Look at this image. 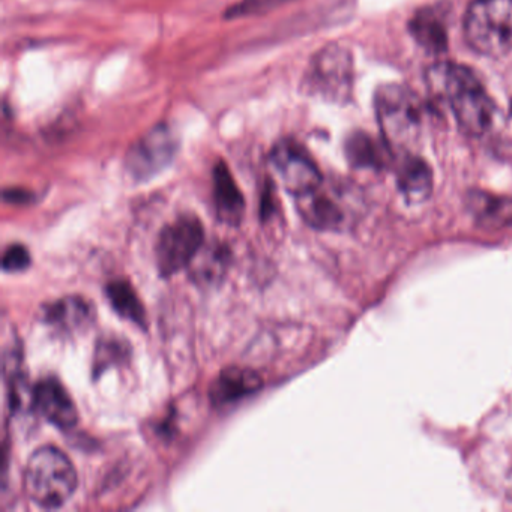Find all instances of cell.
Segmentation results:
<instances>
[{
	"label": "cell",
	"instance_id": "1",
	"mask_svg": "<svg viewBox=\"0 0 512 512\" xmlns=\"http://www.w3.org/2000/svg\"><path fill=\"white\" fill-rule=\"evenodd\" d=\"M433 98L451 109L458 127L482 136L493 124L494 104L472 71L457 64H439L427 74Z\"/></svg>",
	"mask_w": 512,
	"mask_h": 512
},
{
	"label": "cell",
	"instance_id": "2",
	"mask_svg": "<svg viewBox=\"0 0 512 512\" xmlns=\"http://www.w3.org/2000/svg\"><path fill=\"white\" fill-rule=\"evenodd\" d=\"M376 113L391 151L412 154L424 136L425 109L406 86L385 85L377 91Z\"/></svg>",
	"mask_w": 512,
	"mask_h": 512
},
{
	"label": "cell",
	"instance_id": "3",
	"mask_svg": "<svg viewBox=\"0 0 512 512\" xmlns=\"http://www.w3.org/2000/svg\"><path fill=\"white\" fill-rule=\"evenodd\" d=\"M23 484L29 499L41 508H61L76 491L77 473L64 452L43 446L29 457Z\"/></svg>",
	"mask_w": 512,
	"mask_h": 512
},
{
	"label": "cell",
	"instance_id": "4",
	"mask_svg": "<svg viewBox=\"0 0 512 512\" xmlns=\"http://www.w3.org/2000/svg\"><path fill=\"white\" fill-rule=\"evenodd\" d=\"M467 43L475 52L500 58L512 50V0H473L464 20Z\"/></svg>",
	"mask_w": 512,
	"mask_h": 512
},
{
	"label": "cell",
	"instance_id": "5",
	"mask_svg": "<svg viewBox=\"0 0 512 512\" xmlns=\"http://www.w3.org/2000/svg\"><path fill=\"white\" fill-rule=\"evenodd\" d=\"M353 64L349 52L338 46L320 50L305 73L302 88L308 95L344 103L352 94Z\"/></svg>",
	"mask_w": 512,
	"mask_h": 512
},
{
	"label": "cell",
	"instance_id": "6",
	"mask_svg": "<svg viewBox=\"0 0 512 512\" xmlns=\"http://www.w3.org/2000/svg\"><path fill=\"white\" fill-rule=\"evenodd\" d=\"M202 223L194 215H182L167 224L157 242V266L163 277H173L196 259L203 245Z\"/></svg>",
	"mask_w": 512,
	"mask_h": 512
},
{
	"label": "cell",
	"instance_id": "7",
	"mask_svg": "<svg viewBox=\"0 0 512 512\" xmlns=\"http://www.w3.org/2000/svg\"><path fill=\"white\" fill-rule=\"evenodd\" d=\"M178 139L169 125H155L128 149L124 167L133 181L146 182L175 160Z\"/></svg>",
	"mask_w": 512,
	"mask_h": 512
},
{
	"label": "cell",
	"instance_id": "8",
	"mask_svg": "<svg viewBox=\"0 0 512 512\" xmlns=\"http://www.w3.org/2000/svg\"><path fill=\"white\" fill-rule=\"evenodd\" d=\"M271 163L283 187L295 197L304 196L323 184L322 173L313 158L292 140L275 145Z\"/></svg>",
	"mask_w": 512,
	"mask_h": 512
},
{
	"label": "cell",
	"instance_id": "9",
	"mask_svg": "<svg viewBox=\"0 0 512 512\" xmlns=\"http://www.w3.org/2000/svg\"><path fill=\"white\" fill-rule=\"evenodd\" d=\"M296 205L299 215L314 229L340 230L346 223L343 194L338 188H325L322 184L316 190L296 197Z\"/></svg>",
	"mask_w": 512,
	"mask_h": 512
},
{
	"label": "cell",
	"instance_id": "10",
	"mask_svg": "<svg viewBox=\"0 0 512 512\" xmlns=\"http://www.w3.org/2000/svg\"><path fill=\"white\" fill-rule=\"evenodd\" d=\"M32 404L41 416L55 427L68 430L79 421L76 404L59 380L47 377L40 380L32 392Z\"/></svg>",
	"mask_w": 512,
	"mask_h": 512
},
{
	"label": "cell",
	"instance_id": "11",
	"mask_svg": "<svg viewBox=\"0 0 512 512\" xmlns=\"http://www.w3.org/2000/svg\"><path fill=\"white\" fill-rule=\"evenodd\" d=\"M214 202L218 218L229 226H238L244 217L245 200L226 163L215 164L214 173Z\"/></svg>",
	"mask_w": 512,
	"mask_h": 512
},
{
	"label": "cell",
	"instance_id": "12",
	"mask_svg": "<svg viewBox=\"0 0 512 512\" xmlns=\"http://www.w3.org/2000/svg\"><path fill=\"white\" fill-rule=\"evenodd\" d=\"M466 208L475 223L484 229L497 230L512 226L511 197L472 191L467 194Z\"/></svg>",
	"mask_w": 512,
	"mask_h": 512
},
{
	"label": "cell",
	"instance_id": "13",
	"mask_svg": "<svg viewBox=\"0 0 512 512\" xmlns=\"http://www.w3.org/2000/svg\"><path fill=\"white\" fill-rule=\"evenodd\" d=\"M44 322L65 334L82 332L94 319L91 305L77 296L59 299L44 308Z\"/></svg>",
	"mask_w": 512,
	"mask_h": 512
},
{
	"label": "cell",
	"instance_id": "14",
	"mask_svg": "<svg viewBox=\"0 0 512 512\" xmlns=\"http://www.w3.org/2000/svg\"><path fill=\"white\" fill-rule=\"evenodd\" d=\"M260 386L262 379L254 371L229 368L212 383L211 400L215 406H227L253 394Z\"/></svg>",
	"mask_w": 512,
	"mask_h": 512
},
{
	"label": "cell",
	"instance_id": "15",
	"mask_svg": "<svg viewBox=\"0 0 512 512\" xmlns=\"http://www.w3.org/2000/svg\"><path fill=\"white\" fill-rule=\"evenodd\" d=\"M398 188L410 203H421L433 191V173L421 158L404 154L397 170Z\"/></svg>",
	"mask_w": 512,
	"mask_h": 512
},
{
	"label": "cell",
	"instance_id": "16",
	"mask_svg": "<svg viewBox=\"0 0 512 512\" xmlns=\"http://www.w3.org/2000/svg\"><path fill=\"white\" fill-rule=\"evenodd\" d=\"M388 149L364 133L352 134L346 142L347 160L356 169H383L388 164Z\"/></svg>",
	"mask_w": 512,
	"mask_h": 512
},
{
	"label": "cell",
	"instance_id": "17",
	"mask_svg": "<svg viewBox=\"0 0 512 512\" xmlns=\"http://www.w3.org/2000/svg\"><path fill=\"white\" fill-rule=\"evenodd\" d=\"M410 31L419 46L428 52L440 53L448 46L445 25L434 11L424 10L416 14L410 23Z\"/></svg>",
	"mask_w": 512,
	"mask_h": 512
},
{
	"label": "cell",
	"instance_id": "18",
	"mask_svg": "<svg viewBox=\"0 0 512 512\" xmlns=\"http://www.w3.org/2000/svg\"><path fill=\"white\" fill-rule=\"evenodd\" d=\"M106 292L107 299L119 316L139 326H145V308L130 283L124 280L112 281Z\"/></svg>",
	"mask_w": 512,
	"mask_h": 512
},
{
	"label": "cell",
	"instance_id": "19",
	"mask_svg": "<svg viewBox=\"0 0 512 512\" xmlns=\"http://www.w3.org/2000/svg\"><path fill=\"white\" fill-rule=\"evenodd\" d=\"M290 0H239L224 14L226 19H244V17L259 16L269 13L275 8L289 4Z\"/></svg>",
	"mask_w": 512,
	"mask_h": 512
},
{
	"label": "cell",
	"instance_id": "20",
	"mask_svg": "<svg viewBox=\"0 0 512 512\" xmlns=\"http://www.w3.org/2000/svg\"><path fill=\"white\" fill-rule=\"evenodd\" d=\"M202 257V263H200L199 268H197V277L203 278L205 281L214 280L218 272L223 271L226 253L214 247L212 250L206 251Z\"/></svg>",
	"mask_w": 512,
	"mask_h": 512
},
{
	"label": "cell",
	"instance_id": "21",
	"mask_svg": "<svg viewBox=\"0 0 512 512\" xmlns=\"http://www.w3.org/2000/svg\"><path fill=\"white\" fill-rule=\"evenodd\" d=\"M31 265V254L23 245H11L4 253L2 268L5 272H22Z\"/></svg>",
	"mask_w": 512,
	"mask_h": 512
},
{
	"label": "cell",
	"instance_id": "22",
	"mask_svg": "<svg viewBox=\"0 0 512 512\" xmlns=\"http://www.w3.org/2000/svg\"><path fill=\"white\" fill-rule=\"evenodd\" d=\"M5 200L7 202H28L29 199V193H26V191L23 190H17V188H14V190H7L4 193Z\"/></svg>",
	"mask_w": 512,
	"mask_h": 512
}]
</instances>
